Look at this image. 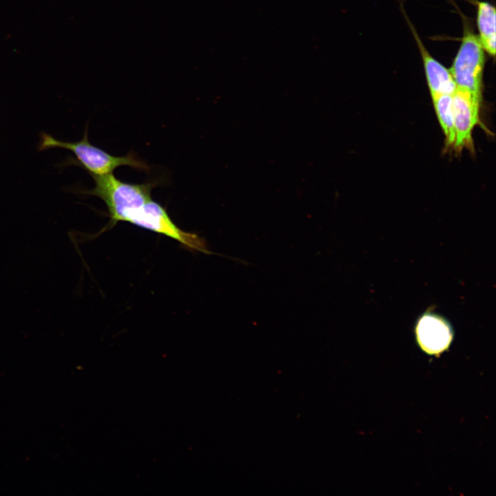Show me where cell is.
Masks as SVG:
<instances>
[{
    "label": "cell",
    "mask_w": 496,
    "mask_h": 496,
    "mask_svg": "<svg viewBox=\"0 0 496 496\" xmlns=\"http://www.w3.org/2000/svg\"><path fill=\"white\" fill-rule=\"evenodd\" d=\"M481 101L482 96L457 87L452 94L455 129L453 148L457 152L464 148H473L472 133L479 123Z\"/></svg>",
    "instance_id": "277c9868"
},
{
    "label": "cell",
    "mask_w": 496,
    "mask_h": 496,
    "mask_svg": "<svg viewBox=\"0 0 496 496\" xmlns=\"http://www.w3.org/2000/svg\"><path fill=\"white\" fill-rule=\"evenodd\" d=\"M415 333L417 342L428 354H440L453 339L451 327L446 320L433 313H425L418 320Z\"/></svg>",
    "instance_id": "5b68a950"
},
{
    "label": "cell",
    "mask_w": 496,
    "mask_h": 496,
    "mask_svg": "<svg viewBox=\"0 0 496 496\" xmlns=\"http://www.w3.org/2000/svg\"><path fill=\"white\" fill-rule=\"evenodd\" d=\"M409 23L421 54L431 96L439 94H453L457 86L450 70L430 54L413 25L410 22Z\"/></svg>",
    "instance_id": "8992f818"
},
{
    "label": "cell",
    "mask_w": 496,
    "mask_h": 496,
    "mask_svg": "<svg viewBox=\"0 0 496 496\" xmlns=\"http://www.w3.org/2000/svg\"><path fill=\"white\" fill-rule=\"evenodd\" d=\"M485 51L470 23L464 21L461 45L449 69L457 88L482 96Z\"/></svg>",
    "instance_id": "3957f363"
},
{
    "label": "cell",
    "mask_w": 496,
    "mask_h": 496,
    "mask_svg": "<svg viewBox=\"0 0 496 496\" xmlns=\"http://www.w3.org/2000/svg\"><path fill=\"white\" fill-rule=\"evenodd\" d=\"M92 177L94 181L93 188L81 190L80 193L97 196L105 203L110 216L105 229L118 222H127L176 240L192 251L212 254L204 238L180 229L166 209L153 200V183H126L113 174Z\"/></svg>",
    "instance_id": "6da1fadb"
},
{
    "label": "cell",
    "mask_w": 496,
    "mask_h": 496,
    "mask_svg": "<svg viewBox=\"0 0 496 496\" xmlns=\"http://www.w3.org/2000/svg\"><path fill=\"white\" fill-rule=\"evenodd\" d=\"M475 3L478 39L484 51L494 57L496 50L495 8L486 1H475Z\"/></svg>",
    "instance_id": "52a82bcc"
},
{
    "label": "cell",
    "mask_w": 496,
    "mask_h": 496,
    "mask_svg": "<svg viewBox=\"0 0 496 496\" xmlns=\"http://www.w3.org/2000/svg\"><path fill=\"white\" fill-rule=\"evenodd\" d=\"M431 97L437 118L446 138V145L453 147L455 129L452 94H439Z\"/></svg>",
    "instance_id": "ba28073f"
},
{
    "label": "cell",
    "mask_w": 496,
    "mask_h": 496,
    "mask_svg": "<svg viewBox=\"0 0 496 496\" xmlns=\"http://www.w3.org/2000/svg\"><path fill=\"white\" fill-rule=\"evenodd\" d=\"M61 148L72 152L75 158L65 161V165H76L86 170L91 176L112 174L121 166H130L138 169H148V166L132 152L123 156H113L101 148L93 145L88 138L87 127L79 141L68 142L55 138L51 134L42 132L38 145L39 151Z\"/></svg>",
    "instance_id": "7a4b0ae2"
}]
</instances>
